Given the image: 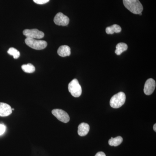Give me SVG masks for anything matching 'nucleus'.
Returning <instances> with one entry per match:
<instances>
[{"instance_id": "obj_1", "label": "nucleus", "mask_w": 156, "mask_h": 156, "mask_svg": "<svg viewBox=\"0 0 156 156\" xmlns=\"http://www.w3.org/2000/svg\"><path fill=\"white\" fill-rule=\"evenodd\" d=\"M125 7L134 14H139L143 10V7L139 0H123Z\"/></svg>"}, {"instance_id": "obj_2", "label": "nucleus", "mask_w": 156, "mask_h": 156, "mask_svg": "<svg viewBox=\"0 0 156 156\" xmlns=\"http://www.w3.org/2000/svg\"><path fill=\"white\" fill-rule=\"evenodd\" d=\"M126 100V94L123 92H119L111 98L110 105L113 108H119L125 104Z\"/></svg>"}, {"instance_id": "obj_3", "label": "nucleus", "mask_w": 156, "mask_h": 156, "mask_svg": "<svg viewBox=\"0 0 156 156\" xmlns=\"http://www.w3.org/2000/svg\"><path fill=\"white\" fill-rule=\"evenodd\" d=\"M26 44L32 48L36 50H41L45 49L48 45V43L44 41L37 40L36 39L27 38L25 39Z\"/></svg>"}, {"instance_id": "obj_4", "label": "nucleus", "mask_w": 156, "mask_h": 156, "mask_svg": "<svg viewBox=\"0 0 156 156\" xmlns=\"http://www.w3.org/2000/svg\"><path fill=\"white\" fill-rule=\"evenodd\" d=\"M69 91L74 97H79L82 94V87L77 79H73L69 84Z\"/></svg>"}, {"instance_id": "obj_5", "label": "nucleus", "mask_w": 156, "mask_h": 156, "mask_svg": "<svg viewBox=\"0 0 156 156\" xmlns=\"http://www.w3.org/2000/svg\"><path fill=\"white\" fill-rule=\"evenodd\" d=\"M23 34L27 38L34 39H41L44 36V34L36 29H26L23 31Z\"/></svg>"}, {"instance_id": "obj_6", "label": "nucleus", "mask_w": 156, "mask_h": 156, "mask_svg": "<svg viewBox=\"0 0 156 156\" xmlns=\"http://www.w3.org/2000/svg\"><path fill=\"white\" fill-rule=\"evenodd\" d=\"M52 114L60 122L63 123H67L69 121V115L64 111L60 109H55L52 111Z\"/></svg>"}, {"instance_id": "obj_7", "label": "nucleus", "mask_w": 156, "mask_h": 156, "mask_svg": "<svg viewBox=\"0 0 156 156\" xmlns=\"http://www.w3.org/2000/svg\"><path fill=\"white\" fill-rule=\"evenodd\" d=\"M54 22L56 25L66 26L69 23V19L67 16L61 12H59L54 17Z\"/></svg>"}, {"instance_id": "obj_8", "label": "nucleus", "mask_w": 156, "mask_h": 156, "mask_svg": "<svg viewBox=\"0 0 156 156\" xmlns=\"http://www.w3.org/2000/svg\"><path fill=\"white\" fill-rule=\"evenodd\" d=\"M156 87L155 81L154 79H149L146 82L144 85V92L146 95H149L153 93Z\"/></svg>"}, {"instance_id": "obj_9", "label": "nucleus", "mask_w": 156, "mask_h": 156, "mask_svg": "<svg viewBox=\"0 0 156 156\" xmlns=\"http://www.w3.org/2000/svg\"><path fill=\"white\" fill-rule=\"evenodd\" d=\"M12 112V108L10 105L8 104L0 102V116H8Z\"/></svg>"}, {"instance_id": "obj_10", "label": "nucleus", "mask_w": 156, "mask_h": 156, "mask_svg": "<svg viewBox=\"0 0 156 156\" xmlns=\"http://www.w3.org/2000/svg\"><path fill=\"white\" fill-rule=\"evenodd\" d=\"M90 127L88 124L82 123L78 126V134L80 136H85L89 133Z\"/></svg>"}, {"instance_id": "obj_11", "label": "nucleus", "mask_w": 156, "mask_h": 156, "mask_svg": "<svg viewBox=\"0 0 156 156\" xmlns=\"http://www.w3.org/2000/svg\"><path fill=\"white\" fill-rule=\"evenodd\" d=\"M57 53L61 57L69 56L71 54V49L67 45H62L58 48Z\"/></svg>"}, {"instance_id": "obj_12", "label": "nucleus", "mask_w": 156, "mask_h": 156, "mask_svg": "<svg viewBox=\"0 0 156 156\" xmlns=\"http://www.w3.org/2000/svg\"><path fill=\"white\" fill-rule=\"evenodd\" d=\"M106 33L108 34H113L115 33H119L121 32L122 31V28L118 24H114L110 27H107L106 29Z\"/></svg>"}, {"instance_id": "obj_13", "label": "nucleus", "mask_w": 156, "mask_h": 156, "mask_svg": "<svg viewBox=\"0 0 156 156\" xmlns=\"http://www.w3.org/2000/svg\"><path fill=\"white\" fill-rule=\"evenodd\" d=\"M128 45L124 43H120L116 46L115 53L117 55H120L124 51L128 50Z\"/></svg>"}, {"instance_id": "obj_14", "label": "nucleus", "mask_w": 156, "mask_h": 156, "mask_svg": "<svg viewBox=\"0 0 156 156\" xmlns=\"http://www.w3.org/2000/svg\"><path fill=\"white\" fill-rule=\"evenodd\" d=\"M123 141V138L121 136H118L115 138L111 137L109 140L108 144L111 146L117 147L121 144Z\"/></svg>"}, {"instance_id": "obj_15", "label": "nucleus", "mask_w": 156, "mask_h": 156, "mask_svg": "<svg viewBox=\"0 0 156 156\" xmlns=\"http://www.w3.org/2000/svg\"><path fill=\"white\" fill-rule=\"evenodd\" d=\"M21 68L24 72L27 73H33L35 71V68L31 63L23 65Z\"/></svg>"}, {"instance_id": "obj_16", "label": "nucleus", "mask_w": 156, "mask_h": 156, "mask_svg": "<svg viewBox=\"0 0 156 156\" xmlns=\"http://www.w3.org/2000/svg\"><path fill=\"white\" fill-rule=\"evenodd\" d=\"M8 53L10 55L13 56L14 58H18L20 56V53L19 51L17 49L13 48H9L8 51Z\"/></svg>"}, {"instance_id": "obj_17", "label": "nucleus", "mask_w": 156, "mask_h": 156, "mask_svg": "<svg viewBox=\"0 0 156 156\" xmlns=\"http://www.w3.org/2000/svg\"><path fill=\"white\" fill-rule=\"evenodd\" d=\"M35 3L39 5H43L46 4L50 1V0H33Z\"/></svg>"}, {"instance_id": "obj_18", "label": "nucleus", "mask_w": 156, "mask_h": 156, "mask_svg": "<svg viewBox=\"0 0 156 156\" xmlns=\"http://www.w3.org/2000/svg\"><path fill=\"white\" fill-rule=\"evenodd\" d=\"M6 130V126L5 125L1 124L0 125V135L4 134Z\"/></svg>"}, {"instance_id": "obj_19", "label": "nucleus", "mask_w": 156, "mask_h": 156, "mask_svg": "<svg viewBox=\"0 0 156 156\" xmlns=\"http://www.w3.org/2000/svg\"><path fill=\"white\" fill-rule=\"evenodd\" d=\"M95 156H106L105 154L103 152H98L95 154Z\"/></svg>"}, {"instance_id": "obj_20", "label": "nucleus", "mask_w": 156, "mask_h": 156, "mask_svg": "<svg viewBox=\"0 0 156 156\" xmlns=\"http://www.w3.org/2000/svg\"><path fill=\"white\" fill-rule=\"evenodd\" d=\"M156 124H155L153 126V129L154 131H156Z\"/></svg>"}, {"instance_id": "obj_21", "label": "nucleus", "mask_w": 156, "mask_h": 156, "mask_svg": "<svg viewBox=\"0 0 156 156\" xmlns=\"http://www.w3.org/2000/svg\"><path fill=\"white\" fill-rule=\"evenodd\" d=\"M139 14V15H142V13H140V14Z\"/></svg>"}, {"instance_id": "obj_22", "label": "nucleus", "mask_w": 156, "mask_h": 156, "mask_svg": "<svg viewBox=\"0 0 156 156\" xmlns=\"http://www.w3.org/2000/svg\"><path fill=\"white\" fill-rule=\"evenodd\" d=\"M14 108H12V111H13V110H14Z\"/></svg>"}]
</instances>
